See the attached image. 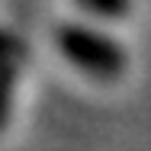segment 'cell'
<instances>
[{
	"mask_svg": "<svg viewBox=\"0 0 151 151\" xmlns=\"http://www.w3.org/2000/svg\"><path fill=\"white\" fill-rule=\"evenodd\" d=\"M55 45L81 74L93 81H119L125 74V48L113 35L84 26V23H61L55 29Z\"/></svg>",
	"mask_w": 151,
	"mask_h": 151,
	"instance_id": "cell-1",
	"label": "cell"
},
{
	"mask_svg": "<svg viewBox=\"0 0 151 151\" xmlns=\"http://www.w3.org/2000/svg\"><path fill=\"white\" fill-rule=\"evenodd\" d=\"M26 58L23 42L13 32L0 29V132L10 122V109H13V87H16V74L19 64Z\"/></svg>",
	"mask_w": 151,
	"mask_h": 151,
	"instance_id": "cell-2",
	"label": "cell"
},
{
	"mask_svg": "<svg viewBox=\"0 0 151 151\" xmlns=\"http://www.w3.org/2000/svg\"><path fill=\"white\" fill-rule=\"evenodd\" d=\"M84 13H93V16H100V19H119L129 13V6H132V0H74Z\"/></svg>",
	"mask_w": 151,
	"mask_h": 151,
	"instance_id": "cell-3",
	"label": "cell"
}]
</instances>
